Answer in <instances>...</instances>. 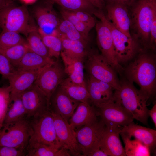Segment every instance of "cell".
<instances>
[{
    "label": "cell",
    "instance_id": "cell-19",
    "mask_svg": "<svg viewBox=\"0 0 156 156\" xmlns=\"http://www.w3.org/2000/svg\"><path fill=\"white\" fill-rule=\"evenodd\" d=\"M86 86L90 103L95 107L113 99V89L107 83L99 80L89 75Z\"/></svg>",
    "mask_w": 156,
    "mask_h": 156
},
{
    "label": "cell",
    "instance_id": "cell-36",
    "mask_svg": "<svg viewBox=\"0 0 156 156\" xmlns=\"http://www.w3.org/2000/svg\"><path fill=\"white\" fill-rule=\"evenodd\" d=\"M60 13L63 18L69 21L78 31L89 38V33L92 29L77 18L72 11L62 8Z\"/></svg>",
    "mask_w": 156,
    "mask_h": 156
},
{
    "label": "cell",
    "instance_id": "cell-34",
    "mask_svg": "<svg viewBox=\"0 0 156 156\" xmlns=\"http://www.w3.org/2000/svg\"><path fill=\"white\" fill-rule=\"evenodd\" d=\"M42 41L48 49L49 57L59 58L62 49V43L60 38L53 35L40 34Z\"/></svg>",
    "mask_w": 156,
    "mask_h": 156
},
{
    "label": "cell",
    "instance_id": "cell-41",
    "mask_svg": "<svg viewBox=\"0 0 156 156\" xmlns=\"http://www.w3.org/2000/svg\"><path fill=\"white\" fill-rule=\"evenodd\" d=\"M109 3H118L128 7L131 5L135 0H108Z\"/></svg>",
    "mask_w": 156,
    "mask_h": 156
},
{
    "label": "cell",
    "instance_id": "cell-23",
    "mask_svg": "<svg viewBox=\"0 0 156 156\" xmlns=\"http://www.w3.org/2000/svg\"><path fill=\"white\" fill-rule=\"evenodd\" d=\"M64 65V71L73 82L78 84H85L84 73V60L72 58L61 52Z\"/></svg>",
    "mask_w": 156,
    "mask_h": 156
},
{
    "label": "cell",
    "instance_id": "cell-7",
    "mask_svg": "<svg viewBox=\"0 0 156 156\" xmlns=\"http://www.w3.org/2000/svg\"><path fill=\"white\" fill-rule=\"evenodd\" d=\"M101 14L111 32L117 60L121 65L133 60L143 49L139 42L117 29L107 19L102 10Z\"/></svg>",
    "mask_w": 156,
    "mask_h": 156
},
{
    "label": "cell",
    "instance_id": "cell-43",
    "mask_svg": "<svg viewBox=\"0 0 156 156\" xmlns=\"http://www.w3.org/2000/svg\"><path fill=\"white\" fill-rule=\"evenodd\" d=\"M149 116H150L156 127V104L153 105L152 108L149 111Z\"/></svg>",
    "mask_w": 156,
    "mask_h": 156
},
{
    "label": "cell",
    "instance_id": "cell-24",
    "mask_svg": "<svg viewBox=\"0 0 156 156\" xmlns=\"http://www.w3.org/2000/svg\"><path fill=\"white\" fill-rule=\"evenodd\" d=\"M54 61L52 58L42 56L29 51L24 55L15 69L23 70H38L46 67Z\"/></svg>",
    "mask_w": 156,
    "mask_h": 156
},
{
    "label": "cell",
    "instance_id": "cell-37",
    "mask_svg": "<svg viewBox=\"0 0 156 156\" xmlns=\"http://www.w3.org/2000/svg\"><path fill=\"white\" fill-rule=\"evenodd\" d=\"M9 86L0 87V130L3 127L5 118L10 103Z\"/></svg>",
    "mask_w": 156,
    "mask_h": 156
},
{
    "label": "cell",
    "instance_id": "cell-28",
    "mask_svg": "<svg viewBox=\"0 0 156 156\" xmlns=\"http://www.w3.org/2000/svg\"><path fill=\"white\" fill-rule=\"evenodd\" d=\"M125 145L124 148L126 156H149L150 150L149 148L140 140L135 139L131 140L125 134L120 133Z\"/></svg>",
    "mask_w": 156,
    "mask_h": 156
},
{
    "label": "cell",
    "instance_id": "cell-35",
    "mask_svg": "<svg viewBox=\"0 0 156 156\" xmlns=\"http://www.w3.org/2000/svg\"><path fill=\"white\" fill-rule=\"evenodd\" d=\"M26 42V40L19 33L11 31H2L0 34V48L9 47Z\"/></svg>",
    "mask_w": 156,
    "mask_h": 156
},
{
    "label": "cell",
    "instance_id": "cell-12",
    "mask_svg": "<svg viewBox=\"0 0 156 156\" xmlns=\"http://www.w3.org/2000/svg\"><path fill=\"white\" fill-rule=\"evenodd\" d=\"M53 3L50 0H47L34 8V15L40 34L57 36V29L61 20L53 7Z\"/></svg>",
    "mask_w": 156,
    "mask_h": 156
},
{
    "label": "cell",
    "instance_id": "cell-32",
    "mask_svg": "<svg viewBox=\"0 0 156 156\" xmlns=\"http://www.w3.org/2000/svg\"><path fill=\"white\" fill-rule=\"evenodd\" d=\"M29 49L27 42L6 48H0V53L5 55L15 68Z\"/></svg>",
    "mask_w": 156,
    "mask_h": 156
},
{
    "label": "cell",
    "instance_id": "cell-16",
    "mask_svg": "<svg viewBox=\"0 0 156 156\" xmlns=\"http://www.w3.org/2000/svg\"><path fill=\"white\" fill-rule=\"evenodd\" d=\"M44 68L34 70H16L7 79L10 88V102L21 96L34 84L40 72Z\"/></svg>",
    "mask_w": 156,
    "mask_h": 156
},
{
    "label": "cell",
    "instance_id": "cell-39",
    "mask_svg": "<svg viewBox=\"0 0 156 156\" xmlns=\"http://www.w3.org/2000/svg\"><path fill=\"white\" fill-rule=\"evenodd\" d=\"M72 11L77 18L91 29L95 26L96 21L92 15L84 11Z\"/></svg>",
    "mask_w": 156,
    "mask_h": 156
},
{
    "label": "cell",
    "instance_id": "cell-30",
    "mask_svg": "<svg viewBox=\"0 0 156 156\" xmlns=\"http://www.w3.org/2000/svg\"><path fill=\"white\" fill-rule=\"evenodd\" d=\"M26 36L27 46L31 51L42 56L49 57L48 49L42 41L38 28L36 27L33 28Z\"/></svg>",
    "mask_w": 156,
    "mask_h": 156
},
{
    "label": "cell",
    "instance_id": "cell-46",
    "mask_svg": "<svg viewBox=\"0 0 156 156\" xmlns=\"http://www.w3.org/2000/svg\"><path fill=\"white\" fill-rule=\"evenodd\" d=\"M23 4L25 5L31 4L35 3L37 0H19Z\"/></svg>",
    "mask_w": 156,
    "mask_h": 156
},
{
    "label": "cell",
    "instance_id": "cell-31",
    "mask_svg": "<svg viewBox=\"0 0 156 156\" xmlns=\"http://www.w3.org/2000/svg\"><path fill=\"white\" fill-rule=\"evenodd\" d=\"M62 8L71 11H82L93 14L97 10L89 0H50Z\"/></svg>",
    "mask_w": 156,
    "mask_h": 156
},
{
    "label": "cell",
    "instance_id": "cell-45",
    "mask_svg": "<svg viewBox=\"0 0 156 156\" xmlns=\"http://www.w3.org/2000/svg\"><path fill=\"white\" fill-rule=\"evenodd\" d=\"M14 3L13 0H0V9L5 7Z\"/></svg>",
    "mask_w": 156,
    "mask_h": 156
},
{
    "label": "cell",
    "instance_id": "cell-17",
    "mask_svg": "<svg viewBox=\"0 0 156 156\" xmlns=\"http://www.w3.org/2000/svg\"><path fill=\"white\" fill-rule=\"evenodd\" d=\"M80 103L68 96L59 86L50 98V109L68 122Z\"/></svg>",
    "mask_w": 156,
    "mask_h": 156
},
{
    "label": "cell",
    "instance_id": "cell-8",
    "mask_svg": "<svg viewBox=\"0 0 156 156\" xmlns=\"http://www.w3.org/2000/svg\"><path fill=\"white\" fill-rule=\"evenodd\" d=\"M101 10H97L93 14L99 20L95 26L98 45L101 55L116 72L121 73L124 69L117 60L111 32L102 16Z\"/></svg>",
    "mask_w": 156,
    "mask_h": 156
},
{
    "label": "cell",
    "instance_id": "cell-38",
    "mask_svg": "<svg viewBox=\"0 0 156 156\" xmlns=\"http://www.w3.org/2000/svg\"><path fill=\"white\" fill-rule=\"evenodd\" d=\"M16 70L8 59L0 53V74L8 79Z\"/></svg>",
    "mask_w": 156,
    "mask_h": 156
},
{
    "label": "cell",
    "instance_id": "cell-5",
    "mask_svg": "<svg viewBox=\"0 0 156 156\" xmlns=\"http://www.w3.org/2000/svg\"><path fill=\"white\" fill-rule=\"evenodd\" d=\"M29 12L26 5L14 3L0 9V27L2 31H11L25 36L35 26L30 23Z\"/></svg>",
    "mask_w": 156,
    "mask_h": 156
},
{
    "label": "cell",
    "instance_id": "cell-21",
    "mask_svg": "<svg viewBox=\"0 0 156 156\" xmlns=\"http://www.w3.org/2000/svg\"><path fill=\"white\" fill-rule=\"evenodd\" d=\"M98 116L95 106L89 103L80 102L68 122L76 131L82 126L96 122Z\"/></svg>",
    "mask_w": 156,
    "mask_h": 156
},
{
    "label": "cell",
    "instance_id": "cell-29",
    "mask_svg": "<svg viewBox=\"0 0 156 156\" xmlns=\"http://www.w3.org/2000/svg\"><path fill=\"white\" fill-rule=\"evenodd\" d=\"M21 96L12 101L8 106L3 122V126L27 117Z\"/></svg>",
    "mask_w": 156,
    "mask_h": 156
},
{
    "label": "cell",
    "instance_id": "cell-22",
    "mask_svg": "<svg viewBox=\"0 0 156 156\" xmlns=\"http://www.w3.org/2000/svg\"><path fill=\"white\" fill-rule=\"evenodd\" d=\"M125 134L129 139L134 137L148 146L150 151H154L156 145V131L135 123L133 121L121 127L120 133Z\"/></svg>",
    "mask_w": 156,
    "mask_h": 156
},
{
    "label": "cell",
    "instance_id": "cell-2",
    "mask_svg": "<svg viewBox=\"0 0 156 156\" xmlns=\"http://www.w3.org/2000/svg\"><path fill=\"white\" fill-rule=\"evenodd\" d=\"M156 13V0H138L133 7L130 15L132 37L143 47L149 48L150 29Z\"/></svg>",
    "mask_w": 156,
    "mask_h": 156
},
{
    "label": "cell",
    "instance_id": "cell-14",
    "mask_svg": "<svg viewBox=\"0 0 156 156\" xmlns=\"http://www.w3.org/2000/svg\"><path fill=\"white\" fill-rule=\"evenodd\" d=\"M53 116L57 138L62 146L67 149L71 155L82 156V153L76 139L75 131L58 114L51 110Z\"/></svg>",
    "mask_w": 156,
    "mask_h": 156
},
{
    "label": "cell",
    "instance_id": "cell-20",
    "mask_svg": "<svg viewBox=\"0 0 156 156\" xmlns=\"http://www.w3.org/2000/svg\"><path fill=\"white\" fill-rule=\"evenodd\" d=\"M128 7L118 3H109L106 6L107 19L118 30L127 36L130 33L131 18Z\"/></svg>",
    "mask_w": 156,
    "mask_h": 156
},
{
    "label": "cell",
    "instance_id": "cell-27",
    "mask_svg": "<svg viewBox=\"0 0 156 156\" xmlns=\"http://www.w3.org/2000/svg\"><path fill=\"white\" fill-rule=\"evenodd\" d=\"M57 30V36L60 38L79 41L86 46L89 42V38L85 36L78 31L69 21L63 18L61 20Z\"/></svg>",
    "mask_w": 156,
    "mask_h": 156
},
{
    "label": "cell",
    "instance_id": "cell-4",
    "mask_svg": "<svg viewBox=\"0 0 156 156\" xmlns=\"http://www.w3.org/2000/svg\"><path fill=\"white\" fill-rule=\"evenodd\" d=\"M29 119L32 134L27 150L41 145L57 148L63 147L57 137L50 109L41 114L30 117Z\"/></svg>",
    "mask_w": 156,
    "mask_h": 156
},
{
    "label": "cell",
    "instance_id": "cell-1",
    "mask_svg": "<svg viewBox=\"0 0 156 156\" xmlns=\"http://www.w3.org/2000/svg\"><path fill=\"white\" fill-rule=\"evenodd\" d=\"M134 59L125 69L126 77L129 81L137 84L140 90L149 99L156 89L155 57L142 50Z\"/></svg>",
    "mask_w": 156,
    "mask_h": 156
},
{
    "label": "cell",
    "instance_id": "cell-10",
    "mask_svg": "<svg viewBox=\"0 0 156 156\" xmlns=\"http://www.w3.org/2000/svg\"><path fill=\"white\" fill-rule=\"evenodd\" d=\"M105 126L101 120L91 124L82 126L75 131L76 139L82 156H87L100 148V141Z\"/></svg>",
    "mask_w": 156,
    "mask_h": 156
},
{
    "label": "cell",
    "instance_id": "cell-6",
    "mask_svg": "<svg viewBox=\"0 0 156 156\" xmlns=\"http://www.w3.org/2000/svg\"><path fill=\"white\" fill-rule=\"evenodd\" d=\"M32 134L29 118L27 116L3 127L0 130V146L26 151Z\"/></svg>",
    "mask_w": 156,
    "mask_h": 156
},
{
    "label": "cell",
    "instance_id": "cell-11",
    "mask_svg": "<svg viewBox=\"0 0 156 156\" xmlns=\"http://www.w3.org/2000/svg\"><path fill=\"white\" fill-rule=\"evenodd\" d=\"M99 116L106 125L123 127L133 121L130 112L113 100L96 107Z\"/></svg>",
    "mask_w": 156,
    "mask_h": 156
},
{
    "label": "cell",
    "instance_id": "cell-33",
    "mask_svg": "<svg viewBox=\"0 0 156 156\" xmlns=\"http://www.w3.org/2000/svg\"><path fill=\"white\" fill-rule=\"evenodd\" d=\"M27 156H70L69 151L62 147L57 148L51 146L41 145L28 149Z\"/></svg>",
    "mask_w": 156,
    "mask_h": 156
},
{
    "label": "cell",
    "instance_id": "cell-15",
    "mask_svg": "<svg viewBox=\"0 0 156 156\" xmlns=\"http://www.w3.org/2000/svg\"><path fill=\"white\" fill-rule=\"evenodd\" d=\"M21 98L29 118L41 114L50 109L47 96L34 84L21 94Z\"/></svg>",
    "mask_w": 156,
    "mask_h": 156
},
{
    "label": "cell",
    "instance_id": "cell-9",
    "mask_svg": "<svg viewBox=\"0 0 156 156\" xmlns=\"http://www.w3.org/2000/svg\"><path fill=\"white\" fill-rule=\"evenodd\" d=\"M86 67L89 75L109 84L115 90L120 86V81L116 71L106 59L97 51L88 53Z\"/></svg>",
    "mask_w": 156,
    "mask_h": 156
},
{
    "label": "cell",
    "instance_id": "cell-3",
    "mask_svg": "<svg viewBox=\"0 0 156 156\" xmlns=\"http://www.w3.org/2000/svg\"><path fill=\"white\" fill-rule=\"evenodd\" d=\"M148 99L128 80L120 81V88L114 92V100L130 112L134 119L146 125L149 116L146 105Z\"/></svg>",
    "mask_w": 156,
    "mask_h": 156
},
{
    "label": "cell",
    "instance_id": "cell-18",
    "mask_svg": "<svg viewBox=\"0 0 156 156\" xmlns=\"http://www.w3.org/2000/svg\"><path fill=\"white\" fill-rule=\"evenodd\" d=\"M120 127L106 125L100 141L99 147L108 156H126L119 138Z\"/></svg>",
    "mask_w": 156,
    "mask_h": 156
},
{
    "label": "cell",
    "instance_id": "cell-40",
    "mask_svg": "<svg viewBox=\"0 0 156 156\" xmlns=\"http://www.w3.org/2000/svg\"><path fill=\"white\" fill-rule=\"evenodd\" d=\"M26 151L16 148L0 146V156H26Z\"/></svg>",
    "mask_w": 156,
    "mask_h": 156
},
{
    "label": "cell",
    "instance_id": "cell-25",
    "mask_svg": "<svg viewBox=\"0 0 156 156\" xmlns=\"http://www.w3.org/2000/svg\"><path fill=\"white\" fill-rule=\"evenodd\" d=\"M59 86L73 99L80 102L91 104L86 84H80L75 83L68 77L64 79Z\"/></svg>",
    "mask_w": 156,
    "mask_h": 156
},
{
    "label": "cell",
    "instance_id": "cell-42",
    "mask_svg": "<svg viewBox=\"0 0 156 156\" xmlns=\"http://www.w3.org/2000/svg\"><path fill=\"white\" fill-rule=\"evenodd\" d=\"M93 5L99 9L102 10L104 6L103 0H89Z\"/></svg>",
    "mask_w": 156,
    "mask_h": 156
},
{
    "label": "cell",
    "instance_id": "cell-13",
    "mask_svg": "<svg viewBox=\"0 0 156 156\" xmlns=\"http://www.w3.org/2000/svg\"><path fill=\"white\" fill-rule=\"evenodd\" d=\"M65 73L57 60L45 67L39 74L34 84L45 94L49 102L51 95L64 79Z\"/></svg>",
    "mask_w": 156,
    "mask_h": 156
},
{
    "label": "cell",
    "instance_id": "cell-26",
    "mask_svg": "<svg viewBox=\"0 0 156 156\" xmlns=\"http://www.w3.org/2000/svg\"><path fill=\"white\" fill-rule=\"evenodd\" d=\"M62 43L61 52L69 57L84 60L88 53L86 46L78 40L60 38Z\"/></svg>",
    "mask_w": 156,
    "mask_h": 156
},
{
    "label": "cell",
    "instance_id": "cell-44",
    "mask_svg": "<svg viewBox=\"0 0 156 156\" xmlns=\"http://www.w3.org/2000/svg\"><path fill=\"white\" fill-rule=\"evenodd\" d=\"M88 156H108V155L100 148L97 149L89 154Z\"/></svg>",
    "mask_w": 156,
    "mask_h": 156
}]
</instances>
